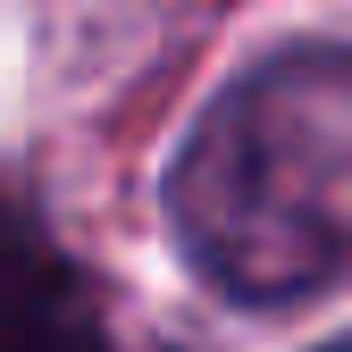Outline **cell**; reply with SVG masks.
<instances>
[{
  "mask_svg": "<svg viewBox=\"0 0 352 352\" xmlns=\"http://www.w3.org/2000/svg\"><path fill=\"white\" fill-rule=\"evenodd\" d=\"M168 227L235 302L352 285V51L311 42L243 67L168 168Z\"/></svg>",
  "mask_w": 352,
  "mask_h": 352,
  "instance_id": "6da1fadb",
  "label": "cell"
},
{
  "mask_svg": "<svg viewBox=\"0 0 352 352\" xmlns=\"http://www.w3.org/2000/svg\"><path fill=\"white\" fill-rule=\"evenodd\" d=\"M0 352H143L101 277L51 243L25 193L0 185Z\"/></svg>",
  "mask_w": 352,
  "mask_h": 352,
  "instance_id": "7a4b0ae2",
  "label": "cell"
},
{
  "mask_svg": "<svg viewBox=\"0 0 352 352\" xmlns=\"http://www.w3.org/2000/svg\"><path fill=\"white\" fill-rule=\"evenodd\" d=\"M336 352H352V344H336Z\"/></svg>",
  "mask_w": 352,
  "mask_h": 352,
  "instance_id": "3957f363",
  "label": "cell"
}]
</instances>
